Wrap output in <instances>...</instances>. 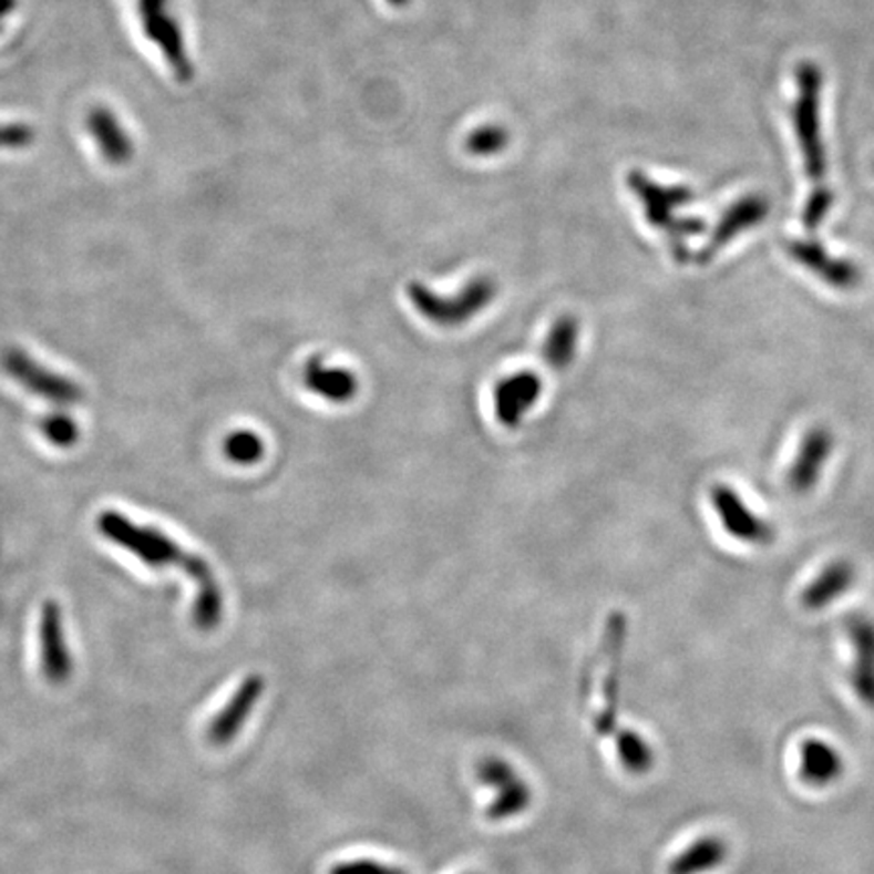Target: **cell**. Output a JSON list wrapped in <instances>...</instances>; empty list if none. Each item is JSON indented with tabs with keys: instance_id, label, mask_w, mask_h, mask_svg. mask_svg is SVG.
<instances>
[{
	"instance_id": "6da1fadb",
	"label": "cell",
	"mask_w": 874,
	"mask_h": 874,
	"mask_svg": "<svg viewBox=\"0 0 874 874\" xmlns=\"http://www.w3.org/2000/svg\"><path fill=\"white\" fill-rule=\"evenodd\" d=\"M97 528L110 543L124 548L151 569H183L197 583V587L217 582L207 561L176 545L171 536L164 535L158 528L136 525L116 511H104L100 514Z\"/></svg>"
},
{
	"instance_id": "7a4b0ae2",
	"label": "cell",
	"mask_w": 874,
	"mask_h": 874,
	"mask_svg": "<svg viewBox=\"0 0 874 874\" xmlns=\"http://www.w3.org/2000/svg\"><path fill=\"white\" fill-rule=\"evenodd\" d=\"M408 296L415 312L423 316L433 327H464L467 320L479 316L496 296V284L490 278H476L457 291L455 296L433 294L423 284H409Z\"/></svg>"
},
{
	"instance_id": "3957f363",
	"label": "cell",
	"mask_w": 874,
	"mask_h": 874,
	"mask_svg": "<svg viewBox=\"0 0 874 874\" xmlns=\"http://www.w3.org/2000/svg\"><path fill=\"white\" fill-rule=\"evenodd\" d=\"M800 97L793 107L795 134L804 154L805 173L812 181H822L826 175V154L820 136V85L822 73L816 63L804 61L798 68Z\"/></svg>"
},
{
	"instance_id": "277c9868",
	"label": "cell",
	"mask_w": 874,
	"mask_h": 874,
	"mask_svg": "<svg viewBox=\"0 0 874 874\" xmlns=\"http://www.w3.org/2000/svg\"><path fill=\"white\" fill-rule=\"evenodd\" d=\"M628 621L621 611H611L606 621L604 641H601V711L595 717V731L599 734L616 733L618 724L619 672H621V654L626 644Z\"/></svg>"
},
{
	"instance_id": "5b68a950",
	"label": "cell",
	"mask_w": 874,
	"mask_h": 874,
	"mask_svg": "<svg viewBox=\"0 0 874 874\" xmlns=\"http://www.w3.org/2000/svg\"><path fill=\"white\" fill-rule=\"evenodd\" d=\"M476 775H479L480 783L489 785L496 792L492 804L486 810V816L492 822L521 816V814H525L528 805L533 802L531 788L526 785V781L514 771L513 765L506 759L496 758V755L482 759L476 768Z\"/></svg>"
},
{
	"instance_id": "8992f818",
	"label": "cell",
	"mask_w": 874,
	"mask_h": 874,
	"mask_svg": "<svg viewBox=\"0 0 874 874\" xmlns=\"http://www.w3.org/2000/svg\"><path fill=\"white\" fill-rule=\"evenodd\" d=\"M2 364L7 373L11 374L17 383L31 391L33 395L43 397L45 401H51L55 405H73L82 399L83 393L80 385H75L71 379L51 371L43 367L41 362L31 359L24 350L9 349L2 357Z\"/></svg>"
},
{
	"instance_id": "52a82bcc",
	"label": "cell",
	"mask_w": 874,
	"mask_h": 874,
	"mask_svg": "<svg viewBox=\"0 0 874 874\" xmlns=\"http://www.w3.org/2000/svg\"><path fill=\"white\" fill-rule=\"evenodd\" d=\"M264 690H266V680L261 675H249L239 682L232 699L227 700V705L213 717V721L207 727V741L210 746H229L235 737L241 733L257 702L264 697Z\"/></svg>"
},
{
	"instance_id": "ba28073f",
	"label": "cell",
	"mask_w": 874,
	"mask_h": 874,
	"mask_svg": "<svg viewBox=\"0 0 874 874\" xmlns=\"http://www.w3.org/2000/svg\"><path fill=\"white\" fill-rule=\"evenodd\" d=\"M39 644H41V670L51 685H65L73 672V658L63 630V616L58 601L49 599L41 609L39 621Z\"/></svg>"
},
{
	"instance_id": "9c48e42d",
	"label": "cell",
	"mask_w": 874,
	"mask_h": 874,
	"mask_svg": "<svg viewBox=\"0 0 874 874\" xmlns=\"http://www.w3.org/2000/svg\"><path fill=\"white\" fill-rule=\"evenodd\" d=\"M711 502L724 531L737 541L749 545H768L773 541V528L759 518L731 486L717 484L711 490Z\"/></svg>"
},
{
	"instance_id": "30bf717a",
	"label": "cell",
	"mask_w": 874,
	"mask_h": 874,
	"mask_svg": "<svg viewBox=\"0 0 874 874\" xmlns=\"http://www.w3.org/2000/svg\"><path fill=\"white\" fill-rule=\"evenodd\" d=\"M138 7L148 39L163 49L164 58L168 59L176 75L181 80H188L193 70L185 53L181 29L166 12V0H138Z\"/></svg>"
},
{
	"instance_id": "8fae6325",
	"label": "cell",
	"mask_w": 874,
	"mask_h": 874,
	"mask_svg": "<svg viewBox=\"0 0 874 874\" xmlns=\"http://www.w3.org/2000/svg\"><path fill=\"white\" fill-rule=\"evenodd\" d=\"M785 247H788V254L793 261L804 266L808 271L816 274L820 280L826 281L827 286H832L836 290H852L863 280L861 269L856 268L852 261L830 256L826 249L816 241L795 239V241H788Z\"/></svg>"
},
{
	"instance_id": "7c38bea8",
	"label": "cell",
	"mask_w": 874,
	"mask_h": 874,
	"mask_svg": "<svg viewBox=\"0 0 874 874\" xmlns=\"http://www.w3.org/2000/svg\"><path fill=\"white\" fill-rule=\"evenodd\" d=\"M834 452V435L827 428L808 430L800 443L798 455L788 470V486L795 494L812 492L822 476V470Z\"/></svg>"
},
{
	"instance_id": "4fadbf2b",
	"label": "cell",
	"mask_w": 874,
	"mask_h": 874,
	"mask_svg": "<svg viewBox=\"0 0 874 874\" xmlns=\"http://www.w3.org/2000/svg\"><path fill=\"white\" fill-rule=\"evenodd\" d=\"M846 631L854 652L852 688L861 702L874 709V619L866 614H851Z\"/></svg>"
},
{
	"instance_id": "5bb4252c",
	"label": "cell",
	"mask_w": 874,
	"mask_h": 874,
	"mask_svg": "<svg viewBox=\"0 0 874 874\" xmlns=\"http://www.w3.org/2000/svg\"><path fill=\"white\" fill-rule=\"evenodd\" d=\"M768 210H770V203L758 195L737 200L731 209L724 210L721 222L717 223V227L712 232L709 244L705 245L697 254V264L705 266V264L712 261V257L731 244L737 235L743 234L747 229L763 222L768 217Z\"/></svg>"
},
{
	"instance_id": "9a60e30c",
	"label": "cell",
	"mask_w": 874,
	"mask_h": 874,
	"mask_svg": "<svg viewBox=\"0 0 874 874\" xmlns=\"http://www.w3.org/2000/svg\"><path fill=\"white\" fill-rule=\"evenodd\" d=\"M543 393V383L535 373L511 374L494 387V413L504 428H518Z\"/></svg>"
},
{
	"instance_id": "2e32d148",
	"label": "cell",
	"mask_w": 874,
	"mask_h": 874,
	"mask_svg": "<svg viewBox=\"0 0 874 874\" xmlns=\"http://www.w3.org/2000/svg\"><path fill=\"white\" fill-rule=\"evenodd\" d=\"M304 385L315 395L327 399L330 403H347L359 393L357 374L345 367H332L315 357L304 367Z\"/></svg>"
},
{
	"instance_id": "e0dca14e",
	"label": "cell",
	"mask_w": 874,
	"mask_h": 874,
	"mask_svg": "<svg viewBox=\"0 0 874 874\" xmlns=\"http://www.w3.org/2000/svg\"><path fill=\"white\" fill-rule=\"evenodd\" d=\"M630 187L638 193V197L644 203L646 219L650 222L652 227L666 229V232H670L677 225L678 219L672 217L675 207L687 205L688 200L692 198V193L688 188L660 187L638 173L630 175Z\"/></svg>"
},
{
	"instance_id": "ac0fdd59",
	"label": "cell",
	"mask_w": 874,
	"mask_h": 874,
	"mask_svg": "<svg viewBox=\"0 0 874 874\" xmlns=\"http://www.w3.org/2000/svg\"><path fill=\"white\" fill-rule=\"evenodd\" d=\"M854 577L856 572L851 561L839 559L827 563L826 567L818 573L816 579L802 592V606L810 611H820L824 607L832 606L840 595L851 589Z\"/></svg>"
},
{
	"instance_id": "d6986e66",
	"label": "cell",
	"mask_w": 874,
	"mask_h": 874,
	"mask_svg": "<svg viewBox=\"0 0 874 874\" xmlns=\"http://www.w3.org/2000/svg\"><path fill=\"white\" fill-rule=\"evenodd\" d=\"M844 761L834 747L822 739H808L800 753V775L814 788H824L839 780Z\"/></svg>"
},
{
	"instance_id": "ffe728a7",
	"label": "cell",
	"mask_w": 874,
	"mask_h": 874,
	"mask_svg": "<svg viewBox=\"0 0 874 874\" xmlns=\"http://www.w3.org/2000/svg\"><path fill=\"white\" fill-rule=\"evenodd\" d=\"M88 128L92 132L107 163H128L132 156V141L110 110L105 107L92 110V114L88 117Z\"/></svg>"
},
{
	"instance_id": "44dd1931",
	"label": "cell",
	"mask_w": 874,
	"mask_h": 874,
	"mask_svg": "<svg viewBox=\"0 0 874 874\" xmlns=\"http://www.w3.org/2000/svg\"><path fill=\"white\" fill-rule=\"evenodd\" d=\"M727 858V844L719 836L695 840L668 864V874H705L719 868Z\"/></svg>"
},
{
	"instance_id": "7402d4cb",
	"label": "cell",
	"mask_w": 874,
	"mask_h": 874,
	"mask_svg": "<svg viewBox=\"0 0 874 874\" xmlns=\"http://www.w3.org/2000/svg\"><path fill=\"white\" fill-rule=\"evenodd\" d=\"M579 340V322L573 316H561L548 330L547 339L543 342V361L553 369H565L573 362L575 350Z\"/></svg>"
},
{
	"instance_id": "603a6c76",
	"label": "cell",
	"mask_w": 874,
	"mask_h": 874,
	"mask_svg": "<svg viewBox=\"0 0 874 874\" xmlns=\"http://www.w3.org/2000/svg\"><path fill=\"white\" fill-rule=\"evenodd\" d=\"M616 751H618L619 763L630 773L641 775V773L652 770V747L634 729H618L616 731Z\"/></svg>"
},
{
	"instance_id": "cb8c5ba5",
	"label": "cell",
	"mask_w": 874,
	"mask_h": 874,
	"mask_svg": "<svg viewBox=\"0 0 874 874\" xmlns=\"http://www.w3.org/2000/svg\"><path fill=\"white\" fill-rule=\"evenodd\" d=\"M193 624L200 631L215 630L223 619V594L219 583H209L197 587L193 601Z\"/></svg>"
},
{
	"instance_id": "d4e9b609",
	"label": "cell",
	"mask_w": 874,
	"mask_h": 874,
	"mask_svg": "<svg viewBox=\"0 0 874 874\" xmlns=\"http://www.w3.org/2000/svg\"><path fill=\"white\" fill-rule=\"evenodd\" d=\"M223 454L234 464L251 466L264 457L266 445L257 433L249 432V430H237L225 438Z\"/></svg>"
},
{
	"instance_id": "484cf974",
	"label": "cell",
	"mask_w": 874,
	"mask_h": 874,
	"mask_svg": "<svg viewBox=\"0 0 874 874\" xmlns=\"http://www.w3.org/2000/svg\"><path fill=\"white\" fill-rule=\"evenodd\" d=\"M41 432L45 440L58 448H71L80 440V428L68 413H49L41 420Z\"/></svg>"
},
{
	"instance_id": "4316f807",
	"label": "cell",
	"mask_w": 874,
	"mask_h": 874,
	"mask_svg": "<svg viewBox=\"0 0 874 874\" xmlns=\"http://www.w3.org/2000/svg\"><path fill=\"white\" fill-rule=\"evenodd\" d=\"M832 200H834V197H832L830 188H816L810 195L808 203H805L804 215H802L808 232H816L820 223L826 219L827 210L832 207Z\"/></svg>"
},
{
	"instance_id": "83f0119b",
	"label": "cell",
	"mask_w": 874,
	"mask_h": 874,
	"mask_svg": "<svg viewBox=\"0 0 874 874\" xmlns=\"http://www.w3.org/2000/svg\"><path fill=\"white\" fill-rule=\"evenodd\" d=\"M330 874H408L391 864L379 863L371 858H354L345 863L335 864Z\"/></svg>"
},
{
	"instance_id": "f1b7e54d",
	"label": "cell",
	"mask_w": 874,
	"mask_h": 874,
	"mask_svg": "<svg viewBox=\"0 0 874 874\" xmlns=\"http://www.w3.org/2000/svg\"><path fill=\"white\" fill-rule=\"evenodd\" d=\"M35 141V132L24 124H0V148H24Z\"/></svg>"
},
{
	"instance_id": "f546056e",
	"label": "cell",
	"mask_w": 874,
	"mask_h": 874,
	"mask_svg": "<svg viewBox=\"0 0 874 874\" xmlns=\"http://www.w3.org/2000/svg\"><path fill=\"white\" fill-rule=\"evenodd\" d=\"M14 7H17V0H0V24L14 11Z\"/></svg>"
}]
</instances>
